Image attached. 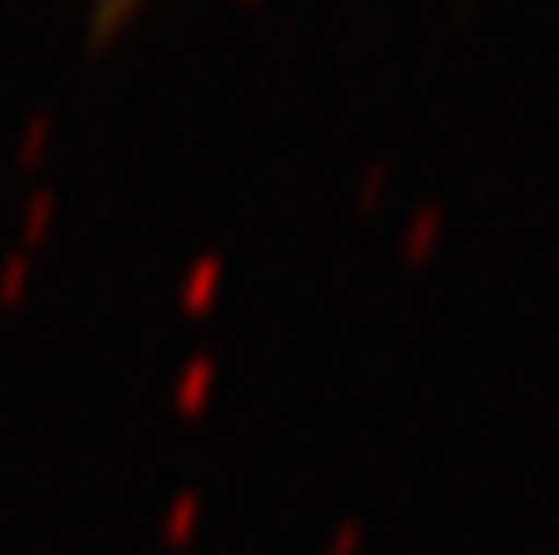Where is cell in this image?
<instances>
[{"instance_id": "6da1fadb", "label": "cell", "mask_w": 559, "mask_h": 555, "mask_svg": "<svg viewBox=\"0 0 559 555\" xmlns=\"http://www.w3.org/2000/svg\"><path fill=\"white\" fill-rule=\"evenodd\" d=\"M128 5H133V0H114V10H128Z\"/></svg>"}]
</instances>
